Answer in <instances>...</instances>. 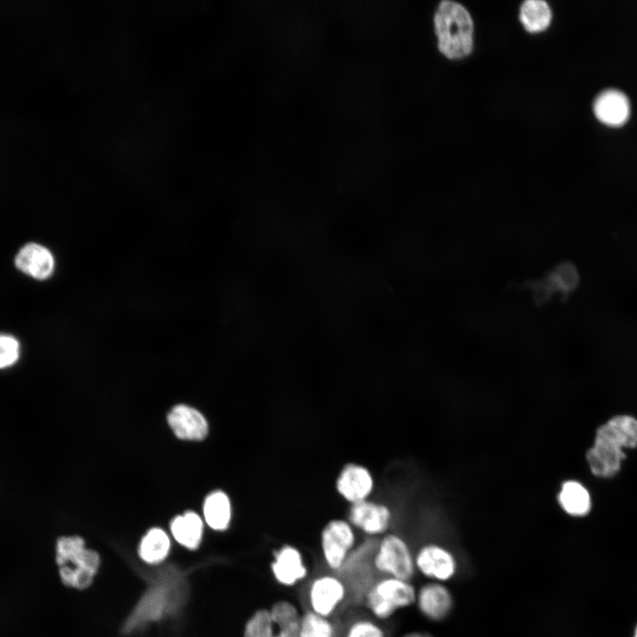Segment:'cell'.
I'll return each mask as SVG.
<instances>
[{"label":"cell","instance_id":"603a6c76","mask_svg":"<svg viewBox=\"0 0 637 637\" xmlns=\"http://www.w3.org/2000/svg\"><path fill=\"white\" fill-rule=\"evenodd\" d=\"M170 540L166 533L160 528H152L142 539L139 546L141 558L149 564L163 561L169 553Z\"/></svg>","mask_w":637,"mask_h":637},{"label":"cell","instance_id":"d4e9b609","mask_svg":"<svg viewBox=\"0 0 637 637\" xmlns=\"http://www.w3.org/2000/svg\"><path fill=\"white\" fill-rule=\"evenodd\" d=\"M341 637H388V634L384 624L365 613L352 617Z\"/></svg>","mask_w":637,"mask_h":637},{"label":"cell","instance_id":"484cf974","mask_svg":"<svg viewBox=\"0 0 637 637\" xmlns=\"http://www.w3.org/2000/svg\"><path fill=\"white\" fill-rule=\"evenodd\" d=\"M579 280L576 268L572 264L564 263L552 271L545 282V288L549 292L568 294L577 287Z\"/></svg>","mask_w":637,"mask_h":637},{"label":"cell","instance_id":"3957f363","mask_svg":"<svg viewBox=\"0 0 637 637\" xmlns=\"http://www.w3.org/2000/svg\"><path fill=\"white\" fill-rule=\"evenodd\" d=\"M439 51L449 59H460L473 50L474 25L471 14L459 3L441 2L434 15Z\"/></svg>","mask_w":637,"mask_h":637},{"label":"cell","instance_id":"7a4b0ae2","mask_svg":"<svg viewBox=\"0 0 637 637\" xmlns=\"http://www.w3.org/2000/svg\"><path fill=\"white\" fill-rule=\"evenodd\" d=\"M186 595L183 574L174 568L161 571L130 613L124 632L129 633L176 611L183 604Z\"/></svg>","mask_w":637,"mask_h":637},{"label":"cell","instance_id":"ba28073f","mask_svg":"<svg viewBox=\"0 0 637 637\" xmlns=\"http://www.w3.org/2000/svg\"><path fill=\"white\" fill-rule=\"evenodd\" d=\"M377 541L378 539L365 537L360 541L338 573L347 585L348 602L353 604L362 605L365 592L379 578L372 565Z\"/></svg>","mask_w":637,"mask_h":637},{"label":"cell","instance_id":"cb8c5ba5","mask_svg":"<svg viewBox=\"0 0 637 637\" xmlns=\"http://www.w3.org/2000/svg\"><path fill=\"white\" fill-rule=\"evenodd\" d=\"M339 629L332 618L318 615L308 609L302 611L298 637H338Z\"/></svg>","mask_w":637,"mask_h":637},{"label":"cell","instance_id":"e0dca14e","mask_svg":"<svg viewBox=\"0 0 637 637\" xmlns=\"http://www.w3.org/2000/svg\"><path fill=\"white\" fill-rule=\"evenodd\" d=\"M15 265L19 270L37 280L49 278L55 266L51 252L42 245L34 242L20 249L16 256Z\"/></svg>","mask_w":637,"mask_h":637},{"label":"cell","instance_id":"ffe728a7","mask_svg":"<svg viewBox=\"0 0 637 637\" xmlns=\"http://www.w3.org/2000/svg\"><path fill=\"white\" fill-rule=\"evenodd\" d=\"M203 515L211 528L216 531L226 530L232 518V507L228 495L221 490L210 493L203 503Z\"/></svg>","mask_w":637,"mask_h":637},{"label":"cell","instance_id":"6da1fadb","mask_svg":"<svg viewBox=\"0 0 637 637\" xmlns=\"http://www.w3.org/2000/svg\"><path fill=\"white\" fill-rule=\"evenodd\" d=\"M637 447V419L618 415L600 426L594 445L586 453L591 472L600 478L618 473L625 458L624 449Z\"/></svg>","mask_w":637,"mask_h":637},{"label":"cell","instance_id":"4316f807","mask_svg":"<svg viewBox=\"0 0 637 637\" xmlns=\"http://www.w3.org/2000/svg\"><path fill=\"white\" fill-rule=\"evenodd\" d=\"M243 637H276L277 632L268 607L252 612L243 626Z\"/></svg>","mask_w":637,"mask_h":637},{"label":"cell","instance_id":"52a82bcc","mask_svg":"<svg viewBox=\"0 0 637 637\" xmlns=\"http://www.w3.org/2000/svg\"><path fill=\"white\" fill-rule=\"evenodd\" d=\"M358 542L357 531L346 518L328 520L319 533V551L326 571L339 573Z\"/></svg>","mask_w":637,"mask_h":637},{"label":"cell","instance_id":"5bb4252c","mask_svg":"<svg viewBox=\"0 0 637 637\" xmlns=\"http://www.w3.org/2000/svg\"><path fill=\"white\" fill-rule=\"evenodd\" d=\"M335 487L338 494L352 504L369 499L374 488V479L365 465L348 463L340 471Z\"/></svg>","mask_w":637,"mask_h":637},{"label":"cell","instance_id":"f546056e","mask_svg":"<svg viewBox=\"0 0 637 637\" xmlns=\"http://www.w3.org/2000/svg\"><path fill=\"white\" fill-rule=\"evenodd\" d=\"M633 637H637V627H636V629H635V631H634V635H633Z\"/></svg>","mask_w":637,"mask_h":637},{"label":"cell","instance_id":"30bf717a","mask_svg":"<svg viewBox=\"0 0 637 637\" xmlns=\"http://www.w3.org/2000/svg\"><path fill=\"white\" fill-rule=\"evenodd\" d=\"M416 573L426 581L448 584L458 573L459 563L455 553L446 546L428 542L414 551Z\"/></svg>","mask_w":637,"mask_h":637},{"label":"cell","instance_id":"277c9868","mask_svg":"<svg viewBox=\"0 0 637 637\" xmlns=\"http://www.w3.org/2000/svg\"><path fill=\"white\" fill-rule=\"evenodd\" d=\"M55 562L62 584L83 590L92 584L100 556L96 551L86 548L81 536L63 535L56 541Z\"/></svg>","mask_w":637,"mask_h":637},{"label":"cell","instance_id":"44dd1931","mask_svg":"<svg viewBox=\"0 0 637 637\" xmlns=\"http://www.w3.org/2000/svg\"><path fill=\"white\" fill-rule=\"evenodd\" d=\"M203 521L193 511L175 517L171 523V532L174 539L189 549H196L202 540Z\"/></svg>","mask_w":637,"mask_h":637},{"label":"cell","instance_id":"4fadbf2b","mask_svg":"<svg viewBox=\"0 0 637 637\" xmlns=\"http://www.w3.org/2000/svg\"><path fill=\"white\" fill-rule=\"evenodd\" d=\"M414 606L426 620L441 623L453 612L455 598L447 584L426 581L417 587Z\"/></svg>","mask_w":637,"mask_h":637},{"label":"cell","instance_id":"83f0119b","mask_svg":"<svg viewBox=\"0 0 637 637\" xmlns=\"http://www.w3.org/2000/svg\"><path fill=\"white\" fill-rule=\"evenodd\" d=\"M20 356L19 342L11 335L0 334V370L13 366Z\"/></svg>","mask_w":637,"mask_h":637},{"label":"cell","instance_id":"8992f818","mask_svg":"<svg viewBox=\"0 0 637 637\" xmlns=\"http://www.w3.org/2000/svg\"><path fill=\"white\" fill-rule=\"evenodd\" d=\"M379 577L413 580L416 573L414 551L402 535L388 532L380 537L372 556Z\"/></svg>","mask_w":637,"mask_h":637},{"label":"cell","instance_id":"2e32d148","mask_svg":"<svg viewBox=\"0 0 637 637\" xmlns=\"http://www.w3.org/2000/svg\"><path fill=\"white\" fill-rule=\"evenodd\" d=\"M593 109L601 122L611 127L625 124L631 111L628 97L617 88H607L600 92L594 101Z\"/></svg>","mask_w":637,"mask_h":637},{"label":"cell","instance_id":"d6986e66","mask_svg":"<svg viewBox=\"0 0 637 637\" xmlns=\"http://www.w3.org/2000/svg\"><path fill=\"white\" fill-rule=\"evenodd\" d=\"M557 500L562 510L572 517H584L591 509L587 489L577 480H566L560 488Z\"/></svg>","mask_w":637,"mask_h":637},{"label":"cell","instance_id":"7c38bea8","mask_svg":"<svg viewBox=\"0 0 637 637\" xmlns=\"http://www.w3.org/2000/svg\"><path fill=\"white\" fill-rule=\"evenodd\" d=\"M392 518L388 505L366 499L350 504L346 519L365 538L379 539L389 532Z\"/></svg>","mask_w":637,"mask_h":637},{"label":"cell","instance_id":"ac0fdd59","mask_svg":"<svg viewBox=\"0 0 637 637\" xmlns=\"http://www.w3.org/2000/svg\"><path fill=\"white\" fill-rule=\"evenodd\" d=\"M276 628V637H298L302 610L291 599L280 598L269 607Z\"/></svg>","mask_w":637,"mask_h":637},{"label":"cell","instance_id":"f1b7e54d","mask_svg":"<svg viewBox=\"0 0 637 637\" xmlns=\"http://www.w3.org/2000/svg\"><path fill=\"white\" fill-rule=\"evenodd\" d=\"M398 637H434L431 633L425 630H410Z\"/></svg>","mask_w":637,"mask_h":637},{"label":"cell","instance_id":"9a60e30c","mask_svg":"<svg viewBox=\"0 0 637 637\" xmlns=\"http://www.w3.org/2000/svg\"><path fill=\"white\" fill-rule=\"evenodd\" d=\"M167 421L174 434L181 440L200 441L208 434V423L196 409L186 404L173 406Z\"/></svg>","mask_w":637,"mask_h":637},{"label":"cell","instance_id":"8fae6325","mask_svg":"<svg viewBox=\"0 0 637 637\" xmlns=\"http://www.w3.org/2000/svg\"><path fill=\"white\" fill-rule=\"evenodd\" d=\"M269 571L274 582L294 588L310 576L311 568L303 552L295 545L283 543L272 550Z\"/></svg>","mask_w":637,"mask_h":637},{"label":"cell","instance_id":"5b68a950","mask_svg":"<svg viewBox=\"0 0 637 637\" xmlns=\"http://www.w3.org/2000/svg\"><path fill=\"white\" fill-rule=\"evenodd\" d=\"M417 587L411 580L379 577L365 592V612L384 624L399 611L414 606Z\"/></svg>","mask_w":637,"mask_h":637},{"label":"cell","instance_id":"7402d4cb","mask_svg":"<svg viewBox=\"0 0 637 637\" xmlns=\"http://www.w3.org/2000/svg\"><path fill=\"white\" fill-rule=\"evenodd\" d=\"M519 20L528 33H541L549 27L552 12L543 0H527L520 5Z\"/></svg>","mask_w":637,"mask_h":637},{"label":"cell","instance_id":"9c48e42d","mask_svg":"<svg viewBox=\"0 0 637 637\" xmlns=\"http://www.w3.org/2000/svg\"><path fill=\"white\" fill-rule=\"evenodd\" d=\"M307 609L332 618L349 600V590L342 578L331 572L314 575L305 589Z\"/></svg>","mask_w":637,"mask_h":637}]
</instances>
